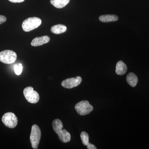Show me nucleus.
Listing matches in <instances>:
<instances>
[{
    "label": "nucleus",
    "instance_id": "obj_1",
    "mask_svg": "<svg viewBox=\"0 0 149 149\" xmlns=\"http://www.w3.org/2000/svg\"><path fill=\"white\" fill-rule=\"evenodd\" d=\"M52 127L54 131L58 135L59 139L62 142L67 143L70 141V133L63 129V124L61 120L58 119H55L53 121Z\"/></svg>",
    "mask_w": 149,
    "mask_h": 149
},
{
    "label": "nucleus",
    "instance_id": "obj_2",
    "mask_svg": "<svg viewBox=\"0 0 149 149\" xmlns=\"http://www.w3.org/2000/svg\"><path fill=\"white\" fill-rule=\"evenodd\" d=\"M41 24L42 20L39 17H29L22 22V28L25 32H28L36 29Z\"/></svg>",
    "mask_w": 149,
    "mask_h": 149
},
{
    "label": "nucleus",
    "instance_id": "obj_3",
    "mask_svg": "<svg viewBox=\"0 0 149 149\" xmlns=\"http://www.w3.org/2000/svg\"><path fill=\"white\" fill-rule=\"evenodd\" d=\"M41 137V132L38 125L35 124L32 125L30 136V141L32 148L38 149Z\"/></svg>",
    "mask_w": 149,
    "mask_h": 149
},
{
    "label": "nucleus",
    "instance_id": "obj_4",
    "mask_svg": "<svg viewBox=\"0 0 149 149\" xmlns=\"http://www.w3.org/2000/svg\"><path fill=\"white\" fill-rule=\"evenodd\" d=\"M74 108L78 114L81 116L89 114L93 110V107L87 100L79 102L75 105Z\"/></svg>",
    "mask_w": 149,
    "mask_h": 149
},
{
    "label": "nucleus",
    "instance_id": "obj_5",
    "mask_svg": "<svg viewBox=\"0 0 149 149\" xmlns=\"http://www.w3.org/2000/svg\"><path fill=\"white\" fill-rule=\"evenodd\" d=\"M17 54L12 50L3 51L0 52V61L6 64H12L16 60Z\"/></svg>",
    "mask_w": 149,
    "mask_h": 149
},
{
    "label": "nucleus",
    "instance_id": "obj_6",
    "mask_svg": "<svg viewBox=\"0 0 149 149\" xmlns=\"http://www.w3.org/2000/svg\"><path fill=\"white\" fill-rule=\"evenodd\" d=\"M23 94L25 99L30 103H37L40 100L39 94L36 91H34L32 87H28L24 88Z\"/></svg>",
    "mask_w": 149,
    "mask_h": 149
},
{
    "label": "nucleus",
    "instance_id": "obj_7",
    "mask_svg": "<svg viewBox=\"0 0 149 149\" xmlns=\"http://www.w3.org/2000/svg\"><path fill=\"white\" fill-rule=\"evenodd\" d=\"M3 123L9 128H15L17 124V118L13 113L8 112L5 113L2 118Z\"/></svg>",
    "mask_w": 149,
    "mask_h": 149
},
{
    "label": "nucleus",
    "instance_id": "obj_8",
    "mask_svg": "<svg viewBox=\"0 0 149 149\" xmlns=\"http://www.w3.org/2000/svg\"><path fill=\"white\" fill-rule=\"evenodd\" d=\"M82 82V78L80 76H77L72 78H68L62 82L61 85L63 88L71 89L77 87Z\"/></svg>",
    "mask_w": 149,
    "mask_h": 149
},
{
    "label": "nucleus",
    "instance_id": "obj_9",
    "mask_svg": "<svg viewBox=\"0 0 149 149\" xmlns=\"http://www.w3.org/2000/svg\"><path fill=\"white\" fill-rule=\"evenodd\" d=\"M50 37L48 36H43L34 38L31 42V45L33 47H38L42 45L49 42Z\"/></svg>",
    "mask_w": 149,
    "mask_h": 149
},
{
    "label": "nucleus",
    "instance_id": "obj_10",
    "mask_svg": "<svg viewBox=\"0 0 149 149\" xmlns=\"http://www.w3.org/2000/svg\"><path fill=\"white\" fill-rule=\"evenodd\" d=\"M127 68L123 61H120L117 63L116 67V72L118 75H123L126 73Z\"/></svg>",
    "mask_w": 149,
    "mask_h": 149
},
{
    "label": "nucleus",
    "instance_id": "obj_11",
    "mask_svg": "<svg viewBox=\"0 0 149 149\" xmlns=\"http://www.w3.org/2000/svg\"><path fill=\"white\" fill-rule=\"evenodd\" d=\"M67 27L63 24H58L54 25L51 28V32L54 34H62L66 32Z\"/></svg>",
    "mask_w": 149,
    "mask_h": 149
},
{
    "label": "nucleus",
    "instance_id": "obj_12",
    "mask_svg": "<svg viewBox=\"0 0 149 149\" xmlns=\"http://www.w3.org/2000/svg\"><path fill=\"white\" fill-rule=\"evenodd\" d=\"M127 83L132 87H136L138 82V78L137 75L133 72H130L127 74L126 77Z\"/></svg>",
    "mask_w": 149,
    "mask_h": 149
},
{
    "label": "nucleus",
    "instance_id": "obj_13",
    "mask_svg": "<svg viewBox=\"0 0 149 149\" xmlns=\"http://www.w3.org/2000/svg\"><path fill=\"white\" fill-rule=\"evenodd\" d=\"M118 17L115 15H102L99 17L100 21L103 22H115L118 20Z\"/></svg>",
    "mask_w": 149,
    "mask_h": 149
},
{
    "label": "nucleus",
    "instance_id": "obj_14",
    "mask_svg": "<svg viewBox=\"0 0 149 149\" xmlns=\"http://www.w3.org/2000/svg\"><path fill=\"white\" fill-rule=\"evenodd\" d=\"M70 0H51V4L57 8H64L69 3Z\"/></svg>",
    "mask_w": 149,
    "mask_h": 149
},
{
    "label": "nucleus",
    "instance_id": "obj_15",
    "mask_svg": "<svg viewBox=\"0 0 149 149\" xmlns=\"http://www.w3.org/2000/svg\"><path fill=\"white\" fill-rule=\"evenodd\" d=\"M80 138L82 140V143L84 146H88L90 143H89V136L88 133L83 131L80 134Z\"/></svg>",
    "mask_w": 149,
    "mask_h": 149
},
{
    "label": "nucleus",
    "instance_id": "obj_16",
    "mask_svg": "<svg viewBox=\"0 0 149 149\" xmlns=\"http://www.w3.org/2000/svg\"><path fill=\"white\" fill-rule=\"evenodd\" d=\"M22 69H23V67H22V65L21 63H17V64L15 65L14 66L15 72L17 75H20L21 74Z\"/></svg>",
    "mask_w": 149,
    "mask_h": 149
},
{
    "label": "nucleus",
    "instance_id": "obj_17",
    "mask_svg": "<svg viewBox=\"0 0 149 149\" xmlns=\"http://www.w3.org/2000/svg\"><path fill=\"white\" fill-rule=\"evenodd\" d=\"M6 17L3 15H0V24H2L6 21Z\"/></svg>",
    "mask_w": 149,
    "mask_h": 149
},
{
    "label": "nucleus",
    "instance_id": "obj_18",
    "mask_svg": "<svg viewBox=\"0 0 149 149\" xmlns=\"http://www.w3.org/2000/svg\"><path fill=\"white\" fill-rule=\"evenodd\" d=\"M87 148L88 149H97V148L95 145L90 143L88 146H87Z\"/></svg>",
    "mask_w": 149,
    "mask_h": 149
},
{
    "label": "nucleus",
    "instance_id": "obj_19",
    "mask_svg": "<svg viewBox=\"0 0 149 149\" xmlns=\"http://www.w3.org/2000/svg\"><path fill=\"white\" fill-rule=\"evenodd\" d=\"M8 1L12 3H17L22 2L24 1V0H8Z\"/></svg>",
    "mask_w": 149,
    "mask_h": 149
}]
</instances>
